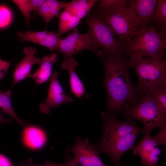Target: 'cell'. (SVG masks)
Here are the masks:
<instances>
[{"label":"cell","instance_id":"obj_7","mask_svg":"<svg viewBox=\"0 0 166 166\" xmlns=\"http://www.w3.org/2000/svg\"><path fill=\"white\" fill-rule=\"evenodd\" d=\"M102 120L103 133L98 142L104 143L121 139L130 134L138 133L144 134V127L138 126L134 121L126 117V120L121 121L117 116L101 113Z\"/></svg>","mask_w":166,"mask_h":166},{"label":"cell","instance_id":"obj_23","mask_svg":"<svg viewBox=\"0 0 166 166\" xmlns=\"http://www.w3.org/2000/svg\"><path fill=\"white\" fill-rule=\"evenodd\" d=\"M161 153V150L158 147L140 154L141 166H156Z\"/></svg>","mask_w":166,"mask_h":166},{"label":"cell","instance_id":"obj_15","mask_svg":"<svg viewBox=\"0 0 166 166\" xmlns=\"http://www.w3.org/2000/svg\"><path fill=\"white\" fill-rule=\"evenodd\" d=\"M57 60L54 53L44 56L42 59L40 67L30 77L35 81L36 85L47 81L49 79L53 65Z\"/></svg>","mask_w":166,"mask_h":166},{"label":"cell","instance_id":"obj_16","mask_svg":"<svg viewBox=\"0 0 166 166\" xmlns=\"http://www.w3.org/2000/svg\"><path fill=\"white\" fill-rule=\"evenodd\" d=\"M150 133L146 132L139 144L133 150L135 155H139L144 152L150 151L156 147L166 144V138L164 134L159 131L154 136L152 137Z\"/></svg>","mask_w":166,"mask_h":166},{"label":"cell","instance_id":"obj_25","mask_svg":"<svg viewBox=\"0 0 166 166\" xmlns=\"http://www.w3.org/2000/svg\"><path fill=\"white\" fill-rule=\"evenodd\" d=\"M154 100L162 113L166 116V88H157L148 95Z\"/></svg>","mask_w":166,"mask_h":166},{"label":"cell","instance_id":"obj_24","mask_svg":"<svg viewBox=\"0 0 166 166\" xmlns=\"http://www.w3.org/2000/svg\"><path fill=\"white\" fill-rule=\"evenodd\" d=\"M50 32L46 30L38 32L29 30L25 33L18 31L16 34L21 42L27 41L37 43L39 40L46 37Z\"/></svg>","mask_w":166,"mask_h":166},{"label":"cell","instance_id":"obj_17","mask_svg":"<svg viewBox=\"0 0 166 166\" xmlns=\"http://www.w3.org/2000/svg\"><path fill=\"white\" fill-rule=\"evenodd\" d=\"M99 0H74L65 3V10L80 19L88 15L93 7Z\"/></svg>","mask_w":166,"mask_h":166},{"label":"cell","instance_id":"obj_1","mask_svg":"<svg viewBox=\"0 0 166 166\" xmlns=\"http://www.w3.org/2000/svg\"><path fill=\"white\" fill-rule=\"evenodd\" d=\"M105 55L104 83L107 93L108 115L116 116L122 112L127 101L133 107L139 103L141 97L131 81L128 58L124 52Z\"/></svg>","mask_w":166,"mask_h":166},{"label":"cell","instance_id":"obj_4","mask_svg":"<svg viewBox=\"0 0 166 166\" xmlns=\"http://www.w3.org/2000/svg\"><path fill=\"white\" fill-rule=\"evenodd\" d=\"M96 13L111 29L123 48L143 28L141 22L129 7L106 14Z\"/></svg>","mask_w":166,"mask_h":166},{"label":"cell","instance_id":"obj_11","mask_svg":"<svg viewBox=\"0 0 166 166\" xmlns=\"http://www.w3.org/2000/svg\"><path fill=\"white\" fill-rule=\"evenodd\" d=\"M36 49L31 47H26L23 52L24 57L15 67L13 75V82L12 87L17 83L30 77L32 67L35 64H39L41 58L34 56Z\"/></svg>","mask_w":166,"mask_h":166},{"label":"cell","instance_id":"obj_6","mask_svg":"<svg viewBox=\"0 0 166 166\" xmlns=\"http://www.w3.org/2000/svg\"><path fill=\"white\" fill-rule=\"evenodd\" d=\"M96 50L101 48L104 55H111L123 51V47L111 29L95 11L85 21Z\"/></svg>","mask_w":166,"mask_h":166},{"label":"cell","instance_id":"obj_29","mask_svg":"<svg viewBox=\"0 0 166 166\" xmlns=\"http://www.w3.org/2000/svg\"><path fill=\"white\" fill-rule=\"evenodd\" d=\"M79 164L75 161L73 158H70L68 156L63 162L55 163L48 162L45 164L41 165L32 164H21V166H78Z\"/></svg>","mask_w":166,"mask_h":166},{"label":"cell","instance_id":"obj_19","mask_svg":"<svg viewBox=\"0 0 166 166\" xmlns=\"http://www.w3.org/2000/svg\"><path fill=\"white\" fill-rule=\"evenodd\" d=\"M58 33L61 35L73 30L80 23V19L64 10L58 17Z\"/></svg>","mask_w":166,"mask_h":166},{"label":"cell","instance_id":"obj_22","mask_svg":"<svg viewBox=\"0 0 166 166\" xmlns=\"http://www.w3.org/2000/svg\"><path fill=\"white\" fill-rule=\"evenodd\" d=\"M11 94L10 90L4 92L0 90V108L2 112L9 115L22 126H24V123L18 117L13 109L10 100Z\"/></svg>","mask_w":166,"mask_h":166},{"label":"cell","instance_id":"obj_31","mask_svg":"<svg viewBox=\"0 0 166 166\" xmlns=\"http://www.w3.org/2000/svg\"><path fill=\"white\" fill-rule=\"evenodd\" d=\"M45 2L49 6L60 11L64 8L65 2L56 0H46Z\"/></svg>","mask_w":166,"mask_h":166},{"label":"cell","instance_id":"obj_20","mask_svg":"<svg viewBox=\"0 0 166 166\" xmlns=\"http://www.w3.org/2000/svg\"><path fill=\"white\" fill-rule=\"evenodd\" d=\"M12 1L19 8L25 18L26 23L29 24L31 11H38L45 0H13Z\"/></svg>","mask_w":166,"mask_h":166},{"label":"cell","instance_id":"obj_32","mask_svg":"<svg viewBox=\"0 0 166 166\" xmlns=\"http://www.w3.org/2000/svg\"><path fill=\"white\" fill-rule=\"evenodd\" d=\"M0 166H14L10 160L5 156L0 154Z\"/></svg>","mask_w":166,"mask_h":166},{"label":"cell","instance_id":"obj_30","mask_svg":"<svg viewBox=\"0 0 166 166\" xmlns=\"http://www.w3.org/2000/svg\"><path fill=\"white\" fill-rule=\"evenodd\" d=\"M11 62L6 61L0 58V81L4 77L9 69ZM0 90H1L0 89Z\"/></svg>","mask_w":166,"mask_h":166},{"label":"cell","instance_id":"obj_2","mask_svg":"<svg viewBox=\"0 0 166 166\" xmlns=\"http://www.w3.org/2000/svg\"><path fill=\"white\" fill-rule=\"evenodd\" d=\"M128 65L138 79L136 87L140 96L148 95L157 88H166V62L164 55L153 58H128Z\"/></svg>","mask_w":166,"mask_h":166},{"label":"cell","instance_id":"obj_3","mask_svg":"<svg viewBox=\"0 0 166 166\" xmlns=\"http://www.w3.org/2000/svg\"><path fill=\"white\" fill-rule=\"evenodd\" d=\"M166 37L158 32L151 26L143 28L123 48L129 57L153 58L164 55Z\"/></svg>","mask_w":166,"mask_h":166},{"label":"cell","instance_id":"obj_5","mask_svg":"<svg viewBox=\"0 0 166 166\" xmlns=\"http://www.w3.org/2000/svg\"><path fill=\"white\" fill-rule=\"evenodd\" d=\"M140 97V102L134 107H130L128 103H125L121 113L126 117L140 121L144 124L145 133H151L153 129L160 128L166 122V116L151 97L144 95Z\"/></svg>","mask_w":166,"mask_h":166},{"label":"cell","instance_id":"obj_18","mask_svg":"<svg viewBox=\"0 0 166 166\" xmlns=\"http://www.w3.org/2000/svg\"><path fill=\"white\" fill-rule=\"evenodd\" d=\"M150 26L166 37V0H158Z\"/></svg>","mask_w":166,"mask_h":166},{"label":"cell","instance_id":"obj_21","mask_svg":"<svg viewBox=\"0 0 166 166\" xmlns=\"http://www.w3.org/2000/svg\"><path fill=\"white\" fill-rule=\"evenodd\" d=\"M128 0H101L95 11L98 14H106L128 6Z\"/></svg>","mask_w":166,"mask_h":166},{"label":"cell","instance_id":"obj_8","mask_svg":"<svg viewBox=\"0 0 166 166\" xmlns=\"http://www.w3.org/2000/svg\"><path fill=\"white\" fill-rule=\"evenodd\" d=\"M85 49L91 50L99 57L102 58L104 56L101 50L96 49L89 33L88 32L85 34L81 33L77 26L73 29L70 34L62 39L57 52L58 53L63 54L66 58L71 57L75 54Z\"/></svg>","mask_w":166,"mask_h":166},{"label":"cell","instance_id":"obj_28","mask_svg":"<svg viewBox=\"0 0 166 166\" xmlns=\"http://www.w3.org/2000/svg\"><path fill=\"white\" fill-rule=\"evenodd\" d=\"M12 19V14L10 10L6 6L0 5V28L8 26Z\"/></svg>","mask_w":166,"mask_h":166},{"label":"cell","instance_id":"obj_9","mask_svg":"<svg viewBox=\"0 0 166 166\" xmlns=\"http://www.w3.org/2000/svg\"><path fill=\"white\" fill-rule=\"evenodd\" d=\"M69 150L73 153L75 161L81 166H107L100 159L101 153L95 144L87 139H82L77 136Z\"/></svg>","mask_w":166,"mask_h":166},{"label":"cell","instance_id":"obj_27","mask_svg":"<svg viewBox=\"0 0 166 166\" xmlns=\"http://www.w3.org/2000/svg\"><path fill=\"white\" fill-rule=\"evenodd\" d=\"M38 11L39 15L43 18L47 24L53 18L58 17L60 11L49 6L44 1Z\"/></svg>","mask_w":166,"mask_h":166},{"label":"cell","instance_id":"obj_13","mask_svg":"<svg viewBox=\"0 0 166 166\" xmlns=\"http://www.w3.org/2000/svg\"><path fill=\"white\" fill-rule=\"evenodd\" d=\"M22 139L26 146L30 149H36L41 148L45 145L47 136L42 129L31 126L24 129Z\"/></svg>","mask_w":166,"mask_h":166},{"label":"cell","instance_id":"obj_26","mask_svg":"<svg viewBox=\"0 0 166 166\" xmlns=\"http://www.w3.org/2000/svg\"><path fill=\"white\" fill-rule=\"evenodd\" d=\"M61 35L58 33L51 32L46 37L38 41L37 44L46 47L51 51L58 49L61 40Z\"/></svg>","mask_w":166,"mask_h":166},{"label":"cell","instance_id":"obj_33","mask_svg":"<svg viewBox=\"0 0 166 166\" xmlns=\"http://www.w3.org/2000/svg\"><path fill=\"white\" fill-rule=\"evenodd\" d=\"M11 121V119L5 118L0 113V122L7 123H10Z\"/></svg>","mask_w":166,"mask_h":166},{"label":"cell","instance_id":"obj_12","mask_svg":"<svg viewBox=\"0 0 166 166\" xmlns=\"http://www.w3.org/2000/svg\"><path fill=\"white\" fill-rule=\"evenodd\" d=\"M157 2L158 0H129L128 6L131 9L144 28L150 26Z\"/></svg>","mask_w":166,"mask_h":166},{"label":"cell","instance_id":"obj_10","mask_svg":"<svg viewBox=\"0 0 166 166\" xmlns=\"http://www.w3.org/2000/svg\"><path fill=\"white\" fill-rule=\"evenodd\" d=\"M58 73L54 71L50 80L48 93L45 101L39 105L41 112L45 114L49 113L52 108H57L60 105L70 103L73 99L65 93L58 79Z\"/></svg>","mask_w":166,"mask_h":166},{"label":"cell","instance_id":"obj_14","mask_svg":"<svg viewBox=\"0 0 166 166\" xmlns=\"http://www.w3.org/2000/svg\"><path fill=\"white\" fill-rule=\"evenodd\" d=\"M78 66L76 61L71 58H66L61 65V68L66 69L69 75L71 92L75 96L80 98L86 94L84 85L75 72V69Z\"/></svg>","mask_w":166,"mask_h":166}]
</instances>
